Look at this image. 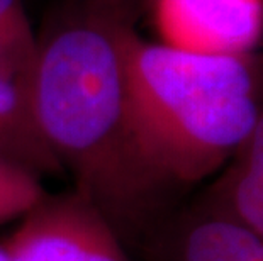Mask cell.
I'll use <instances>...</instances> for the list:
<instances>
[{
	"label": "cell",
	"instance_id": "cell-9",
	"mask_svg": "<svg viewBox=\"0 0 263 261\" xmlns=\"http://www.w3.org/2000/svg\"><path fill=\"white\" fill-rule=\"evenodd\" d=\"M44 195L37 175L0 159V224L19 220Z\"/></svg>",
	"mask_w": 263,
	"mask_h": 261
},
{
	"label": "cell",
	"instance_id": "cell-7",
	"mask_svg": "<svg viewBox=\"0 0 263 261\" xmlns=\"http://www.w3.org/2000/svg\"><path fill=\"white\" fill-rule=\"evenodd\" d=\"M0 159L39 178L63 175L37 126L29 83L0 78Z\"/></svg>",
	"mask_w": 263,
	"mask_h": 261
},
{
	"label": "cell",
	"instance_id": "cell-2",
	"mask_svg": "<svg viewBox=\"0 0 263 261\" xmlns=\"http://www.w3.org/2000/svg\"><path fill=\"white\" fill-rule=\"evenodd\" d=\"M134 136L168 192L221 171L258 119L263 51L212 56L148 41L134 29L126 48Z\"/></svg>",
	"mask_w": 263,
	"mask_h": 261
},
{
	"label": "cell",
	"instance_id": "cell-8",
	"mask_svg": "<svg viewBox=\"0 0 263 261\" xmlns=\"http://www.w3.org/2000/svg\"><path fill=\"white\" fill-rule=\"evenodd\" d=\"M37 56V36L24 0H0V78L31 83Z\"/></svg>",
	"mask_w": 263,
	"mask_h": 261
},
{
	"label": "cell",
	"instance_id": "cell-4",
	"mask_svg": "<svg viewBox=\"0 0 263 261\" xmlns=\"http://www.w3.org/2000/svg\"><path fill=\"white\" fill-rule=\"evenodd\" d=\"M165 46L195 54L245 56L263 44V0H146Z\"/></svg>",
	"mask_w": 263,
	"mask_h": 261
},
{
	"label": "cell",
	"instance_id": "cell-6",
	"mask_svg": "<svg viewBox=\"0 0 263 261\" xmlns=\"http://www.w3.org/2000/svg\"><path fill=\"white\" fill-rule=\"evenodd\" d=\"M199 205L263 237V101L248 139L221 170Z\"/></svg>",
	"mask_w": 263,
	"mask_h": 261
},
{
	"label": "cell",
	"instance_id": "cell-3",
	"mask_svg": "<svg viewBox=\"0 0 263 261\" xmlns=\"http://www.w3.org/2000/svg\"><path fill=\"white\" fill-rule=\"evenodd\" d=\"M2 246L10 261H129L114 227L75 190L46 193Z\"/></svg>",
	"mask_w": 263,
	"mask_h": 261
},
{
	"label": "cell",
	"instance_id": "cell-1",
	"mask_svg": "<svg viewBox=\"0 0 263 261\" xmlns=\"http://www.w3.org/2000/svg\"><path fill=\"white\" fill-rule=\"evenodd\" d=\"M136 22L100 0H80L37 36L31 98L60 163L126 248L158 227L168 190L134 136L126 48Z\"/></svg>",
	"mask_w": 263,
	"mask_h": 261
},
{
	"label": "cell",
	"instance_id": "cell-10",
	"mask_svg": "<svg viewBox=\"0 0 263 261\" xmlns=\"http://www.w3.org/2000/svg\"><path fill=\"white\" fill-rule=\"evenodd\" d=\"M100 2L107 4L109 7H112L122 15H126L133 22L138 21L139 15L144 12V7H146V0H100Z\"/></svg>",
	"mask_w": 263,
	"mask_h": 261
},
{
	"label": "cell",
	"instance_id": "cell-11",
	"mask_svg": "<svg viewBox=\"0 0 263 261\" xmlns=\"http://www.w3.org/2000/svg\"><path fill=\"white\" fill-rule=\"evenodd\" d=\"M0 261H10L9 254L5 253V249H4V246H2V244H0Z\"/></svg>",
	"mask_w": 263,
	"mask_h": 261
},
{
	"label": "cell",
	"instance_id": "cell-5",
	"mask_svg": "<svg viewBox=\"0 0 263 261\" xmlns=\"http://www.w3.org/2000/svg\"><path fill=\"white\" fill-rule=\"evenodd\" d=\"M151 261H263V237L202 205L156 232Z\"/></svg>",
	"mask_w": 263,
	"mask_h": 261
}]
</instances>
